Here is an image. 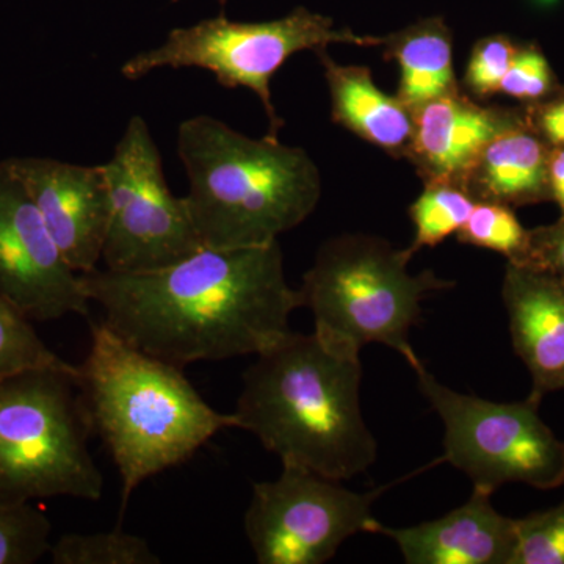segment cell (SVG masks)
<instances>
[{"mask_svg":"<svg viewBox=\"0 0 564 564\" xmlns=\"http://www.w3.org/2000/svg\"><path fill=\"white\" fill-rule=\"evenodd\" d=\"M52 524L33 503H0V564H33L50 554Z\"/></svg>","mask_w":564,"mask_h":564,"instance_id":"22","label":"cell"},{"mask_svg":"<svg viewBox=\"0 0 564 564\" xmlns=\"http://www.w3.org/2000/svg\"><path fill=\"white\" fill-rule=\"evenodd\" d=\"M173 2H181V0H173ZM218 2H220L221 6H225V3L228 2V0H218Z\"/></svg>","mask_w":564,"mask_h":564,"instance_id":"30","label":"cell"},{"mask_svg":"<svg viewBox=\"0 0 564 564\" xmlns=\"http://www.w3.org/2000/svg\"><path fill=\"white\" fill-rule=\"evenodd\" d=\"M524 265L544 270L564 285V217L552 225L530 229Z\"/></svg>","mask_w":564,"mask_h":564,"instance_id":"27","label":"cell"},{"mask_svg":"<svg viewBox=\"0 0 564 564\" xmlns=\"http://www.w3.org/2000/svg\"><path fill=\"white\" fill-rule=\"evenodd\" d=\"M511 564H564V500L549 510L516 519Z\"/></svg>","mask_w":564,"mask_h":564,"instance_id":"24","label":"cell"},{"mask_svg":"<svg viewBox=\"0 0 564 564\" xmlns=\"http://www.w3.org/2000/svg\"><path fill=\"white\" fill-rule=\"evenodd\" d=\"M524 111L527 124L549 147L564 148V88L544 101L527 104Z\"/></svg>","mask_w":564,"mask_h":564,"instance_id":"28","label":"cell"},{"mask_svg":"<svg viewBox=\"0 0 564 564\" xmlns=\"http://www.w3.org/2000/svg\"><path fill=\"white\" fill-rule=\"evenodd\" d=\"M383 41L384 36L337 29L332 18L304 7H296L280 20L263 22L231 21L221 14L191 28L173 29L158 47L122 63L121 74L128 80H139L163 68L209 70L221 87L254 91L269 118L267 135L278 137L284 121L274 107L270 84L289 58L332 44L375 47L383 46Z\"/></svg>","mask_w":564,"mask_h":564,"instance_id":"7","label":"cell"},{"mask_svg":"<svg viewBox=\"0 0 564 564\" xmlns=\"http://www.w3.org/2000/svg\"><path fill=\"white\" fill-rule=\"evenodd\" d=\"M77 377L79 366L70 364L0 378V503L101 499L104 475Z\"/></svg>","mask_w":564,"mask_h":564,"instance_id":"6","label":"cell"},{"mask_svg":"<svg viewBox=\"0 0 564 564\" xmlns=\"http://www.w3.org/2000/svg\"><path fill=\"white\" fill-rule=\"evenodd\" d=\"M9 162L70 269L79 274L98 269L110 217L102 165L50 158H10Z\"/></svg>","mask_w":564,"mask_h":564,"instance_id":"12","label":"cell"},{"mask_svg":"<svg viewBox=\"0 0 564 564\" xmlns=\"http://www.w3.org/2000/svg\"><path fill=\"white\" fill-rule=\"evenodd\" d=\"M413 370L422 395L444 423L441 462L466 474L475 491L492 496L511 484L564 485V441L538 413L541 400L491 402L447 388L423 364Z\"/></svg>","mask_w":564,"mask_h":564,"instance_id":"8","label":"cell"},{"mask_svg":"<svg viewBox=\"0 0 564 564\" xmlns=\"http://www.w3.org/2000/svg\"><path fill=\"white\" fill-rule=\"evenodd\" d=\"M93 432L121 477V511L148 478L187 463L215 434L237 429L174 366L139 350L104 322L91 323L90 350L77 377Z\"/></svg>","mask_w":564,"mask_h":564,"instance_id":"3","label":"cell"},{"mask_svg":"<svg viewBox=\"0 0 564 564\" xmlns=\"http://www.w3.org/2000/svg\"><path fill=\"white\" fill-rule=\"evenodd\" d=\"M391 538L408 564H511L516 519L500 514L491 496L473 492L462 507L434 521L393 529L378 525Z\"/></svg>","mask_w":564,"mask_h":564,"instance_id":"15","label":"cell"},{"mask_svg":"<svg viewBox=\"0 0 564 564\" xmlns=\"http://www.w3.org/2000/svg\"><path fill=\"white\" fill-rule=\"evenodd\" d=\"M361 352L289 332L243 373L234 417L282 464L350 480L366 473L378 444L361 411Z\"/></svg>","mask_w":564,"mask_h":564,"instance_id":"2","label":"cell"},{"mask_svg":"<svg viewBox=\"0 0 564 564\" xmlns=\"http://www.w3.org/2000/svg\"><path fill=\"white\" fill-rule=\"evenodd\" d=\"M177 155L188 177L185 203L203 247L278 242L321 202L317 163L280 137L251 139L218 118L196 115L177 129Z\"/></svg>","mask_w":564,"mask_h":564,"instance_id":"4","label":"cell"},{"mask_svg":"<svg viewBox=\"0 0 564 564\" xmlns=\"http://www.w3.org/2000/svg\"><path fill=\"white\" fill-rule=\"evenodd\" d=\"M547 176L551 202L558 206L560 214L564 217V148H551Z\"/></svg>","mask_w":564,"mask_h":564,"instance_id":"29","label":"cell"},{"mask_svg":"<svg viewBox=\"0 0 564 564\" xmlns=\"http://www.w3.org/2000/svg\"><path fill=\"white\" fill-rule=\"evenodd\" d=\"M502 300L516 355L534 399L564 389V285L544 270L507 262Z\"/></svg>","mask_w":564,"mask_h":564,"instance_id":"14","label":"cell"},{"mask_svg":"<svg viewBox=\"0 0 564 564\" xmlns=\"http://www.w3.org/2000/svg\"><path fill=\"white\" fill-rule=\"evenodd\" d=\"M518 47V41L503 33L478 40L470 51L466 73H464L463 85L467 95L480 101L497 95Z\"/></svg>","mask_w":564,"mask_h":564,"instance_id":"26","label":"cell"},{"mask_svg":"<svg viewBox=\"0 0 564 564\" xmlns=\"http://www.w3.org/2000/svg\"><path fill=\"white\" fill-rule=\"evenodd\" d=\"M551 147L527 124L507 129L489 141L470 166L463 188L475 202L516 207L551 202Z\"/></svg>","mask_w":564,"mask_h":564,"instance_id":"17","label":"cell"},{"mask_svg":"<svg viewBox=\"0 0 564 564\" xmlns=\"http://www.w3.org/2000/svg\"><path fill=\"white\" fill-rule=\"evenodd\" d=\"M411 254L370 234H343L326 240L304 273L303 307L314 317V333L326 344L361 352L381 344L406 359L413 369L422 361L410 333L422 315V302L447 291L454 281L433 270L408 272Z\"/></svg>","mask_w":564,"mask_h":564,"instance_id":"5","label":"cell"},{"mask_svg":"<svg viewBox=\"0 0 564 564\" xmlns=\"http://www.w3.org/2000/svg\"><path fill=\"white\" fill-rule=\"evenodd\" d=\"M475 199L462 185L452 182H426L423 192L410 207L414 225L413 243L408 247L411 254L422 248H433L443 243L469 218Z\"/></svg>","mask_w":564,"mask_h":564,"instance_id":"19","label":"cell"},{"mask_svg":"<svg viewBox=\"0 0 564 564\" xmlns=\"http://www.w3.org/2000/svg\"><path fill=\"white\" fill-rule=\"evenodd\" d=\"M0 299L32 322L88 315L91 304L9 159L0 162Z\"/></svg>","mask_w":564,"mask_h":564,"instance_id":"11","label":"cell"},{"mask_svg":"<svg viewBox=\"0 0 564 564\" xmlns=\"http://www.w3.org/2000/svg\"><path fill=\"white\" fill-rule=\"evenodd\" d=\"M68 366L43 343L32 321L0 299V378L35 367Z\"/></svg>","mask_w":564,"mask_h":564,"instance_id":"23","label":"cell"},{"mask_svg":"<svg viewBox=\"0 0 564 564\" xmlns=\"http://www.w3.org/2000/svg\"><path fill=\"white\" fill-rule=\"evenodd\" d=\"M315 54L328 85L333 121L391 158H404L413 135V111L399 96L381 90L367 66L340 65L326 50Z\"/></svg>","mask_w":564,"mask_h":564,"instance_id":"16","label":"cell"},{"mask_svg":"<svg viewBox=\"0 0 564 564\" xmlns=\"http://www.w3.org/2000/svg\"><path fill=\"white\" fill-rule=\"evenodd\" d=\"M101 165L110 196L102 251L107 270L150 272L203 248L185 198L166 184L161 151L143 117L133 115Z\"/></svg>","mask_w":564,"mask_h":564,"instance_id":"9","label":"cell"},{"mask_svg":"<svg viewBox=\"0 0 564 564\" xmlns=\"http://www.w3.org/2000/svg\"><path fill=\"white\" fill-rule=\"evenodd\" d=\"M563 88L543 50L536 43H519L499 93L527 106L544 101Z\"/></svg>","mask_w":564,"mask_h":564,"instance_id":"25","label":"cell"},{"mask_svg":"<svg viewBox=\"0 0 564 564\" xmlns=\"http://www.w3.org/2000/svg\"><path fill=\"white\" fill-rule=\"evenodd\" d=\"M456 237L464 245L499 252L518 265H524L529 254L530 229L522 226L513 207L505 204L475 203Z\"/></svg>","mask_w":564,"mask_h":564,"instance_id":"21","label":"cell"},{"mask_svg":"<svg viewBox=\"0 0 564 564\" xmlns=\"http://www.w3.org/2000/svg\"><path fill=\"white\" fill-rule=\"evenodd\" d=\"M386 484L355 492L343 481L296 464H282L280 477L252 485L243 525L259 564H323L358 533H377L372 508Z\"/></svg>","mask_w":564,"mask_h":564,"instance_id":"10","label":"cell"},{"mask_svg":"<svg viewBox=\"0 0 564 564\" xmlns=\"http://www.w3.org/2000/svg\"><path fill=\"white\" fill-rule=\"evenodd\" d=\"M384 58L399 68L400 101L411 111L459 88L454 66V33L444 18H425L384 36Z\"/></svg>","mask_w":564,"mask_h":564,"instance_id":"18","label":"cell"},{"mask_svg":"<svg viewBox=\"0 0 564 564\" xmlns=\"http://www.w3.org/2000/svg\"><path fill=\"white\" fill-rule=\"evenodd\" d=\"M80 281L111 332L182 369L261 355L291 332V315L303 307L278 242L203 247L163 269H96Z\"/></svg>","mask_w":564,"mask_h":564,"instance_id":"1","label":"cell"},{"mask_svg":"<svg viewBox=\"0 0 564 564\" xmlns=\"http://www.w3.org/2000/svg\"><path fill=\"white\" fill-rule=\"evenodd\" d=\"M54 564H161L144 538L117 527L110 532L68 533L50 549Z\"/></svg>","mask_w":564,"mask_h":564,"instance_id":"20","label":"cell"},{"mask_svg":"<svg viewBox=\"0 0 564 564\" xmlns=\"http://www.w3.org/2000/svg\"><path fill=\"white\" fill-rule=\"evenodd\" d=\"M408 159L426 182L462 185L486 144L525 121L524 106H484L462 88L413 110Z\"/></svg>","mask_w":564,"mask_h":564,"instance_id":"13","label":"cell"}]
</instances>
